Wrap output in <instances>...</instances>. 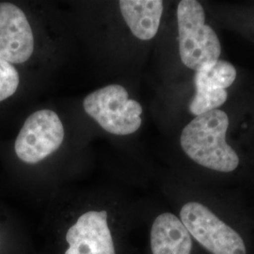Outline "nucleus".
I'll use <instances>...</instances> for the list:
<instances>
[{"instance_id":"f257e3e1","label":"nucleus","mask_w":254,"mask_h":254,"mask_svg":"<svg viewBox=\"0 0 254 254\" xmlns=\"http://www.w3.org/2000/svg\"><path fill=\"white\" fill-rule=\"evenodd\" d=\"M228 127L229 118L222 110L215 109L196 116L182 132V149L203 168L232 173L239 166V157L226 142Z\"/></svg>"},{"instance_id":"f03ea898","label":"nucleus","mask_w":254,"mask_h":254,"mask_svg":"<svg viewBox=\"0 0 254 254\" xmlns=\"http://www.w3.org/2000/svg\"><path fill=\"white\" fill-rule=\"evenodd\" d=\"M179 218L202 254H252L247 231L236 227L200 201L185 203Z\"/></svg>"},{"instance_id":"7ed1b4c3","label":"nucleus","mask_w":254,"mask_h":254,"mask_svg":"<svg viewBox=\"0 0 254 254\" xmlns=\"http://www.w3.org/2000/svg\"><path fill=\"white\" fill-rule=\"evenodd\" d=\"M182 63L199 72L218 61L221 46L217 33L205 24V12L196 0H182L177 7Z\"/></svg>"},{"instance_id":"20e7f679","label":"nucleus","mask_w":254,"mask_h":254,"mask_svg":"<svg viewBox=\"0 0 254 254\" xmlns=\"http://www.w3.org/2000/svg\"><path fill=\"white\" fill-rule=\"evenodd\" d=\"M85 112L107 132L119 136L135 133L141 126L142 108L129 99L121 85H109L87 95L83 101Z\"/></svg>"},{"instance_id":"39448f33","label":"nucleus","mask_w":254,"mask_h":254,"mask_svg":"<svg viewBox=\"0 0 254 254\" xmlns=\"http://www.w3.org/2000/svg\"><path fill=\"white\" fill-rule=\"evenodd\" d=\"M64 139V125L58 114L42 109L26 120L15 140V154L26 163L36 164L56 152Z\"/></svg>"},{"instance_id":"423d86ee","label":"nucleus","mask_w":254,"mask_h":254,"mask_svg":"<svg viewBox=\"0 0 254 254\" xmlns=\"http://www.w3.org/2000/svg\"><path fill=\"white\" fill-rule=\"evenodd\" d=\"M34 51V37L26 14L11 3H0V58L24 64Z\"/></svg>"},{"instance_id":"0eeeda50","label":"nucleus","mask_w":254,"mask_h":254,"mask_svg":"<svg viewBox=\"0 0 254 254\" xmlns=\"http://www.w3.org/2000/svg\"><path fill=\"white\" fill-rule=\"evenodd\" d=\"M69 248L64 254H116L108 224V212L89 211L66 234Z\"/></svg>"},{"instance_id":"6e6552de","label":"nucleus","mask_w":254,"mask_h":254,"mask_svg":"<svg viewBox=\"0 0 254 254\" xmlns=\"http://www.w3.org/2000/svg\"><path fill=\"white\" fill-rule=\"evenodd\" d=\"M152 254H195L199 249L179 217L173 213L157 216L150 231Z\"/></svg>"},{"instance_id":"1a4fd4ad","label":"nucleus","mask_w":254,"mask_h":254,"mask_svg":"<svg viewBox=\"0 0 254 254\" xmlns=\"http://www.w3.org/2000/svg\"><path fill=\"white\" fill-rule=\"evenodd\" d=\"M122 15L131 32L137 39H153L159 28L163 14L161 0H121Z\"/></svg>"},{"instance_id":"9d476101","label":"nucleus","mask_w":254,"mask_h":254,"mask_svg":"<svg viewBox=\"0 0 254 254\" xmlns=\"http://www.w3.org/2000/svg\"><path fill=\"white\" fill-rule=\"evenodd\" d=\"M236 78L235 66L218 60L207 68L197 72L194 76L196 90H226Z\"/></svg>"},{"instance_id":"9b49d317","label":"nucleus","mask_w":254,"mask_h":254,"mask_svg":"<svg viewBox=\"0 0 254 254\" xmlns=\"http://www.w3.org/2000/svg\"><path fill=\"white\" fill-rule=\"evenodd\" d=\"M227 98L226 90H196V94L190 105V110L193 115L200 116L218 109Z\"/></svg>"},{"instance_id":"f8f14e48","label":"nucleus","mask_w":254,"mask_h":254,"mask_svg":"<svg viewBox=\"0 0 254 254\" xmlns=\"http://www.w3.org/2000/svg\"><path fill=\"white\" fill-rule=\"evenodd\" d=\"M19 73L14 66L0 58V102L8 99L17 91Z\"/></svg>"}]
</instances>
